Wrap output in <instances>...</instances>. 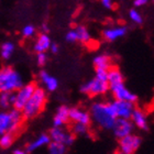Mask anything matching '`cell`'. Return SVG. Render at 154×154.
<instances>
[{
	"label": "cell",
	"instance_id": "cell-22",
	"mask_svg": "<svg viewBox=\"0 0 154 154\" xmlns=\"http://www.w3.org/2000/svg\"><path fill=\"white\" fill-rule=\"evenodd\" d=\"M14 141V133L12 132H6L0 134V148L8 149Z\"/></svg>",
	"mask_w": 154,
	"mask_h": 154
},
{
	"label": "cell",
	"instance_id": "cell-23",
	"mask_svg": "<svg viewBox=\"0 0 154 154\" xmlns=\"http://www.w3.org/2000/svg\"><path fill=\"white\" fill-rule=\"evenodd\" d=\"M75 32H76L77 41L84 42V43H87V42L90 41V34L85 26H78L75 29Z\"/></svg>",
	"mask_w": 154,
	"mask_h": 154
},
{
	"label": "cell",
	"instance_id": "cell-34",
	"mask_svg": "<svg viewBox=\"0 0 154 154\" xmlns=\"http://www.w3.org/2000/svg\"><path fill=\"white\" fill-rule=\"evenodd\" d=\"M13 153H14V154H23L24 152H23L22 150H16V151L13 152Z\"/></svg>",
	"mask_w": 154,
	"mask_h": 154
},
{
	"label": "cell",
	"instance_id": "cell-31",
	"mask_svg": "<svg viewBox=\"0 0 154 154\" xmlns=\"http://www.w3.org/2000/svg\"><path fill=\"white\" fill-rule=\"evenodd\" d=\"M148 2H149V0H134V1H133L135 7H143Z\"/></svg>",
	"mask_w": 154,
	"mask_h": 154
},
{
	"label": "cell",
	"instance_id": "cell-13",
	"mask_svg": "<svg viewBox=\"0 0 154 154\" xmlns=\"http://www.w3.org/2000/svg\"><path fill=\"white\" fill-rule=\"evenodd\" d=\"M132 121L139 129L142 130H146L148 129V119L145 113L140 109H133L131 115Z\"/></svg>",
	"mask_w": 154,
	"mask_h": 154
},
{
	"label": "cell",
	"instance_id": "cell-1",
	"mask_svg": "<svg viewBox=\"0 0 154 154\" xmlns=\"http://www.w3.org/2000/svg\"><path fill=\"white\" fill-rule=\"evenodd\" d=\"M91 117L99 127L103 129H111L117 119L113 103H94L91 107Z\"/></svg>",
	"mask_w": 154,
	"mask_h": 154
},
{
	"label": "cell",
	"instance_id": "cell-33",
	"mask_svg": "<svg viewBox=\"0 0 154 154\" xmlns=\"http://www.w3.org/2000/svg\"><path fill=\"white\" fill-rule=\"evenodd\" d=\"M50 48H51V51L53 52V53H57V51H58L57 45H55V44H51V46H50Z\"/></svg>",
	"mask_w": 154,
	"mask_h": 154
},
{
	"label": "cell",
	"instance_id": "cell-17",
	"mask_svg": "<svg viewBox=\"0 0 154 154\" xmlns=\"http://www.w3.org/2000/svg\"><path fill=\"white\" fill-rule=\"evenodd\" d=\"M51 141V139H50V135L48 134H41L38 137V139H35L33 142H31L29 145H28V152H33L38 150V149L42 148V146H44V145L48 144Z\"/></svg>",
	"mask_w": 154,
	"mask_h": 154
},
{
	"label": "cell",
	"instance_id": "cell-29",
	"mask_svg": "<svg viewBox=\"0 0 154 154\" xmlns=\"http://www.w3.org/2000/svg\"><path fill=\"white\" fill-rule=\"evenodd\" d=\"M66 41L71 42V43L77 41V36H76V32H75V30H71L69 32H67V34H66Z\"/></svg>",
	"mask_w": 154,
	"mask_h": 154
},
{
	"label": "cell",
	"instance_id": "cell-32",
	"mask_svg": "<svg viewBox=\"0 0 154 154\" xmlns=\"http://www.w3.org/2000/svg\"><path fill=\"white\" fill-rule=\"evenodd\" d=\"M100 1L103 3V6L108 8V9H110L112 7V0H100Z\"/></svg>",
	"mask_w": 154,
	"mask_h": 154
},
{
	"label": "cell",
	"instance_id": "cell-5",
	"mask_svg": "<svg viewBox=\"0 0 154 154\" xmlns=\"http://www.w3.org/2000/svg\"><path fill=\"white\" fill-rule=\"evenodd\" d=\"M109 89V84L107 79H101L98 77H95L88 83L84 84L80 90L82 93L87 94L89 96H98V95H103L107 93Z\"/></svg>",
	"mask_w": 154,
	"mask_h": 154
},
{
	"label": "cell",
	"instance_id": "cell-26",
	"mask_svg": "<svg viewBox=\"0 0 154 154\" xmlns=\"http://www.w3.org/2000/svg\"><path fill=\"white\" fill-rule=\"evenodd\" d=\"M87 127H88V125L76 122V125H75L74 128H73V131H74L75 134L84 135V134H86V133H87V130H88V129H87Z\"/></svg>",
	"mask_w": 154,
	"mask_h": 154
},
{
	"label": "cell",
	"instance_id": "cell-4",
	"mask_svg": "<svg viewBox=\"0 0 154 154\" xmlns=\"http://www.w3.org/2000/svg\"><path fill=\"white\" fill-rule=\"evenodd\" d=\"M23 115L21 110L13 109L10 112L0 113V134L6 132L16 133L21 127L23 121Z\"/></svg>",
	"mask_w": 154,
	"mask_h": 154
},
{
	"label": "cell",
	"instance_id": "cell-7",
	"mask_svg": "<svg viewBox=\"0 0 154 154\" xmlns=\"http://www.w3.org/2000/svg\"><path fill=\"white\" fill-rule=\"evenodd\" d=\"M142 143V140L140 137L134 134H128L125 137L120 138V143H119V150L123 154H132L134 153Z\"/></svg>",
	"mask_w": 154,
	"mask_h": 154
},
{
	"label": "cell",
	"instance_id": "cell-16",
	"mask_svg": "<svg viewBox=\"0 0 154 154\" xmlns=\"http://www.w3.org/2000/svg\"><path fill=\"white\" fill-rule=\"evenodd\" d=\"M51 38H48V35L46 34H41L38 36V40H36L35 44H34V50L38 53H41V52L48 51L50 46H51Z\"/></svg>",
	"mask_w": 154,
	"mask_h": 154
},
{
	"label": "cell",
	"instance_id": "cell-11",
	"mask_svg": "<svg viewBox=\"0 0 154 154\" xmlns=\"http://www.w3.org/2000/svg\"><path fill=\"white\" fill-rule=\"evenodd\" d=\"M113 103V106L116 108L117 112V118H123V119H130L131 118L132 111L134 109L133 103L125 101V100H118L116 99Z\"/></svg>",
	"mask_w": 154,
	"mask_h": 154
},
{
	"label": "cell",
	"instance_id": "cell-21",
	"mask_svg": "<svg viewBox=\"0 0 154 154\" xmlns=\"http://www.w3.org/2000/svg\"><path fill=\"white\" fill-rule=\"evenodd\" d=\"M94 65L96 68H108L111 66V62H110V57L107 55H98L94 58Z\"/></svg>",
	"mask_w": 154,
	"mask_h": 154
},
{
	"label": "cell",
	"instance_id": "cell-14",
	"mask_svg": "<svg viewBox=\"0 0 154 154\" xmlns=\"http://www.w3.org/2000/svg\"><path fill=\"white\" fill-rule=\"evenodd\" d=\"M127 33V29L125 26H117V28H111L107 29L103 32V38L107 41H116L117 38H120Z\"/></svg>",
	"mask_w": 154,
	"mask_h": 154
},
{
	"label": "cell",
	"instance_id": "cell-2",
	"mask_svg": "<svg viewBox=\"0 0 154 154\" xmlns=\"http://www.w3.org/2000/svg\"><path fill=\"white\" fill-rule=\"evenodd\" d=\"M45 103H46V94H45L44 89L36 87L34 91H33L32 96L30 97L29 100L26 101V103L24 105L22 110H21L23 118H34L35 116H38L43 110Z\"/></svg>",
	"mask_w": 154,
	"mask_h": 154
},
{
	"label": "cell",
	"instance_id": "cell-8",
	"mask_svg": "<svg viewBox=\"0 0 154 154\" xmlns=\"http://www.w3.org/2000/svg\"><path fill=\"white\" fill-rule=\"evenodd\" d=\"M109 89H111L112 95L116 99L118 100H125V101H130V103H134L137 100V96L134 94H132L127 87L123 85V83H119L109 86Z\"/></svg>",
	"mask_w": 154,
	"mask_h": 154
},
{
	"label": "cell",
	"instance_id": "cell-25",
	"mask_svg": "<svg viewBox=\"0 0 154 154\" xmlns=\"http://www.w3.org/2000/svg\"><path fill=\"white\" fill-rule=\"evenodd\" d=\"M13 50H14V45L11 42H5L1 45V52H0L1 53V57L3 60H9L13 53Z\"/></svg>",
	"mask_w": 154,
	"mask_h": 154
},
{
	"label": "cell",
	"instance_id": "cell-10",
	"mask_svg": "<svg viewBox=\"0 0 154 154\" xmlns=\"http://www.w3.org/2000/svg\"><path fill=\"white\" fill-rule=\"evenodd\" d=\"M50 139L52 141L60 142L64 145H71L75 140L74 135L63 130L61 127H55L54 129H52L50 133Z\"/></svg>",
	"mask_w": 154,
	"mask_h": 154
},
{
	"label": "cell",
	"instance_id": "cell-20",
	"mask_svg": "<svg viewBox=\"0 0 154 154\" xmlns=\"http://www.w3.org/2000/svg\"><path fill=\"white\" fill-rule=\"evenodd\" d=\"M14 101V94L10 91H0V107L9 108Z\"/></svg>",
	"mask_w": 154,
	"mask_h": 154
},
{
	"label": "cell",
	"instance_id": "cell-24",
	"mask_svg": "<svg viewBox=\"0 0 154 154\" xmlns=\"http://www.w3.org/2000/svg\"><path fill=\"white\" fill-rule=\"evenodd\" d=\"M66 150V145L62 144L60 142L50 141L48 143V152L51 154H64Z\"/></svg>",
	"mask_w": 154,
	"mask_h": 154
},
{
	"label": "cell",
	"instance_id": "cell-9",
	"mask_svg": "<svg viewBox=\"0 0 154 154\" xmlns=\"http://www.w3.org/2000/svg\"><path fill=\"white\" fill-rule=\"evenodd\" d=\"M115 132V134L117 138H122L125 135L132 133L133 130V125L129 119H123V118H117L116 119L115 123H113L112 128H111Z\"/></svg>",
	"mask_w": 154,
	"mask_h": 154
},
{
	"label": "cell",
	"instance_id": "cell-19",
	"mask_svg": "<svg viewBox=\"0 0 154 154\" xmlns=\"http://www.w3.org/2000/svg\"><path fill=\"white\" fill-rule=\"evenodd\" d=\"M123 83V76H122L121 72L118 68L111 67L108 68V84L109 86H112L116 84Z\"/></svg>",
	"mask_w": 154,
	"mask_h": 154
},
{
	"label": "cell",
	"instance_id": "cell-3",
	"mask_svg": "<svg viewBox=\"0 0 154 154\" xmlns=\"http://www.w3.org/2000/svg\"><path fill=\"white\" fill-rule=\"evenodd\" d=\"M23 85L22 77L11 67H3L0 69V91L13 93Z\"/></svg>",
	"mask_w": 154,
	"mask_h": 154
},
{
	"label": "cell",
	"instance_id": "cell-27",
	"mask_svg": "<svg viewBox=\"0 0 154 154\" xmlns=\"http://www.w3.org/2000/svg\"><path fill=\"white\" fill-rule=\"evenodd\" d=\"M129 17H130V19L133 21L134 23H138V24H141L143 22V19H142V16L140 13L137 11V10H130V12H129Z\"/></svg>",
	"mask_w": 154,
	"mask_h": 154
},
{
	"label": "cell",
	"instance_id": "cell-18",
	"mask_svg": "<svg viewBox=\"0 0 154 154\" xmlns=\"http://www.w3.org/2000/svg\"><path fill=\"white\" fill-rule=\"evenodd\" d=\"M40 78H41V80L44 83V85L46 86V88L50 91H53V90H55L57 88L58 86L57 79L54 78V77H52L51 75H48L45 71H42L40 73Z\"/></svg>",
	"mask_w": 154,
	"mask_h": 154
},
{
	"label": "cell",
	"instance_id": "cell-28",
	"mask_svg": "<svg viewBox=\"0 0 154 154\" xmlns=\"http://www.w3.org/2000/svg\"><path fill=\"white\" fill-rule=\"evenodd\" d=\"M34 33H35V28L33 26H26L22 30V34L26 38H31V36L34 35Z\"/></svg>",
	"mask_w": 154,
	"mask_h": 154
},
{
	"label": "cell",
	"instance_id": "cell-6",
	"mask_svg": "<svg viewBox=\"0 0 154 154\" xmlns=\"http://www.w3.org/2000/svg\"><path fill=\"white\" fill-rule=\"evenodd\" d=\"M36 88L35 84H28V85H24V86H21L18 89L16 94H14V101H13V107L14 109L18 110H22V108L24 107V105L26 103V101L29 100V98L32 96L33 91Z\"/></svg>",
	"mask_w": 154,
	"mask_h": 154
},
{
	"label": "cell",
	"instance_id": "cell-15",
	"mask_svg": "<svg viewBox=\"0 0 154 154\" xmlns=\"http://www.w3.org/2000/svg\"><path fill=\"white\" fill-rule=\"evenodd\" d=\"M68 108L65 106H62L58 108L57 112L54 117V125L55 127H62L69 120L68 118Z\"/></svg>",
	"mask_w": 154,
	"mask_h": 154
},
{
	"label": "cell",
	"instance_id": "cell-30",
	"mask_svg": "<svg viewBox=\"0 0 154 154\" xmlns=\"http://www.w3.org/2000/svg\"><path fill=\"white\" fill-rule=\"evenodd\" d=\"M36 61H38V65H44L45 64V62H46V54H45V52L38 53V58H36Z\"/></svg>",
	"mask_w": 154,
	"mask_h": 154
},
{
	"label": "cell",
	"instance_id": "cell-12",
	"mask_svg": "<svg viewBox=\"0 0 154 154\" xmlns=\"http://www.w3.org/2000/svg\"><path fill=\"white\" fill-rule=\"evenodd\" d=\"M68 118L72 121L83 123V125H88L90 123V115L85 110L78 109V108H73L68 110Z\"/></svg>",
	"mask_w": 154,
	"mask_h": 154
}]
</instances>
